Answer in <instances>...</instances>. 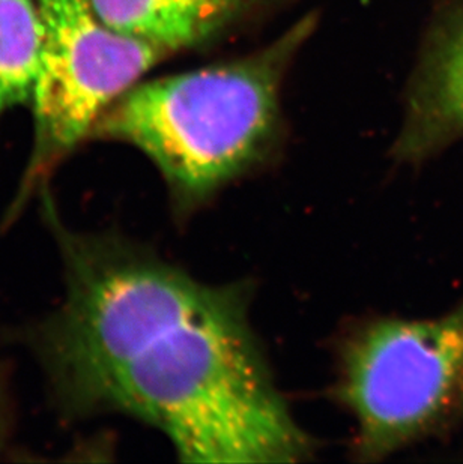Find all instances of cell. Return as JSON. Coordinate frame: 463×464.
Listing matches in <instances>:
<instances>
[{"mask_svg": "<svg viewBox=\"0 0 463 464\" xmlns=\"http://www.w3.org/2000/svg\"><path fill=\"white\" fill-rule=\"evenodd\" d=\"M66 296L41 356L75 412L127 413L187 463H293L311 452L276 388L240 285H212L113 239L62 237Z\"/></svg>", "mask_w": 463, "mask_h": 464, "instance_id": "6da1fadb", "label": "cell"}, {"mask_svg": "<svg viewBox=\"0 0 463 464\" xmlns=\"http://www.w3.org/2000/svg\"><path fill=\"white\" fill-rule=\"evenodd\" d=\"M318 15L262 49L201 70L139 82L93 136L123 141L157 166L180 212H192L265 161L281 130V88Z\"/></svg>", "mask_w": 463, "mask_h": 464, "instance_id": "7a4b0ae2", "label": "cell"}, {"mask_svg": "<svg viewBox=\"0 0 463 464\" xmlns=\"http://www.w3.org/2000/svg\"><path fill=\"white\" fill-rule=\"evenodd\" d=\"M337 397L355 452L380 460L463 422V301L433 319H375L341 351Z\"/></svg>", "mask_w": 463, "mask_h": 464, "instance_id": "3957f363", "label": "cell"}, {"mask_svg": "<svg viewBox=\"0 0 463 464\" xmlns=\"http://www.w3.org/2000/svg\"><path fill=\"white\" fill-rule=\"evenodd\" d=\"M40 8L43 52L31 102L35 121L31 179L93 136L112 104L171 56L114 31L93 0H40Z\"/></svg>", "mask_w": 463, "mask_h": 464, "instance_id": "277c9868", "label": "cell"}, {"mask_svg": "<svg viewBox=\"0 0 463 464\" xmlns=\"http://www.w3.org/2000/svg\"><path fill=\"white\" fill-rule=\"evenodd\" d=\"M463 139V0L438 9L408 84L393 155L421 162Z\"/></svg>", "mask_w": 463, "mask_h": 464, "instance_id": "5b68a950", "label": "cell"}, {"mask_svg": "<svg viewBox=\"0 0 463 464\" xmlns=\"http://www.w3.org/2000/svg\"><path fill=\"white\" fill-rule=\"evenodd\" d=\"M114 31L169 54L205 43L228 27L247 0H93Z\"/></svg>", "mask_w": 463, "mask_h": 464, "instance_id": "8992f818", "label": "cell"}, {"mask_svg": "<svg viewBox=\"0 0 463 464\" xmlns=\"http://www.w3.org/2000/svg\"><path fill=\"white\" fill-rule=\"evenodd\" d=\"M41 52L40 0H0V119L18 105H31Z\"/></svg>", "mask_w": 463, "mask_h": 464, "instance_id": "52a82bcc", "label": "cell"}, {"mask_svg": "<svg viewBox=\"0 0 463 464\" xmlns=\"http://www.w3.org/2000/svg\"><path fill=\"white\" fill-rule=\"evenodd\" d=\"M4 412H2V401H0V443H2V439H4Z\"/></svg>", "mask_w": 463, "mask_h": 464, "instance_id": "ba28073f", "label": "cell"}]
</instances>
